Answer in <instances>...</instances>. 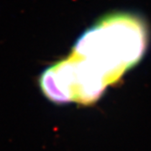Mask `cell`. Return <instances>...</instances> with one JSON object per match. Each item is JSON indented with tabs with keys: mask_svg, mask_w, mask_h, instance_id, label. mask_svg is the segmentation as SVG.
Wrapping results in <instances>:
<instances>
[{
	"mask_svg": "<svg viewBox=\"0 0 151 151\" xmlns=\"http://www.w3.org/2000/svg\"><path fill=\"white\" fill-rule=\"evenodd\" d=\"M148 43L141 16L105 15L80 35L68 57L45 69L47 88L61 105H92L142 60Z\"/></svg>",
	"mask_w": 151,
	"mask_h": 151,
	"instance_id": "1",
	"label": "cell"
}]
</instances>
